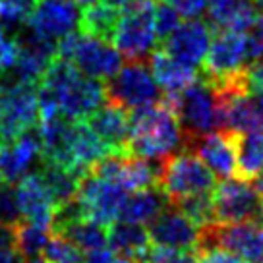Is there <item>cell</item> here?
<instances>
[{
  "mask_svg": "<svg viewBox=\"0 0 263 263\" xmlns=\"http://www.w3.org/2000/svg\"><path fill=\"white\" fill-rule=\"evenodd\" d=\"M199 246H221L246 263H263V222L211 224L201 230Z\"/></svg>",
  "mask_w": 263,
  "mask_h": 263,
  "instance_id": "9",
  "label": "cell"
},
{
  "mask_svg": "<svg viewBox=\"0 0 263 263\" xmlns=\"http://www.w3.org/2000/svg\"><path fill=\"white\" fill-rule=\"evenodd\" d=\"M166 2L186 20L199 17L207 8V0H166Z\"/></svg>",
  "mask_w": 263,
  "mask_h": 263,
  "instance_id": "38",
  "label": "cell"
},
{
  "mask_svg": "<svg viewBox=\"0 0 263 263\" xmlns=\"http://www.w3.org/2000/svg\"><path fill=\"white\" fill-rule=\"evenodd\" d=\"M57 57L70 60L87 78L107 82L122 66V54L105 39L85 35L80 29L57 41Z\"/></svg>",
  "mask_w": 263,
  "mask_h": 263,
  "instance_id": "3",
  "label": "cell"
},
{
  "mask_svg": "<svg viewBox=\"0 0 263 263\" xmlns=\"http://www.w3.org/2000/svg\"><path fill=\"white\" fill-rule=\"evenodd\" d=\"M147 66L151 70V76L155 78L157 85L164 93H180L199 78L197 68L182 64L180 60L166 54L163 49H155L149 52Z\"/></svg>",
  "mask_w": 263,
  "mask_h": 263,
  "instance_id": "20",
  "label": "cell"
},
{
  "mask_svg": "<svg viewBox=\"0 0 263 263\" xmlns=\"http://www.w3.org/2000/svg\"><path fill=\"white\" fill-rule=\"evenodd\" d=\"M215 184V174L190 147H182L161 159L157 186L166 194L171 203L180 197L213 192Z\"/></svg>",
  "mask_w": 263,
  "mask_h": 263,
  "instance_id": "4",
  "label": "cell"
},
{
  "mask_svg": "<svg viewBox=\"0 0 263 263\" xmlns=\"http://www.w3.org/2000/svg\"><path fill=\"white\" fill-rule=\"evenodd\" d=\"M16 246V224L0 222V250H12Z\"/></svg>",
  "mask_w": 263,
  "mask_h": 263,
  "instance_id": "41",
  "label": "cell"
},
{
  "mask_svg": "<svg viewBox=\"0 0 263 263\" xmlns=\"http://www.w3.org/2000/svg\"><path fill=\"white\" fill-rule=\"evenodd\" d=\"M72 2H76L78 6H87V4H91V2H95V0H72Z\"/></svg>",
  "mask_w": 263,
  "mask_h": 263,
  "instance_id": "45",
  "label": "cell"
},
{
  "mask_svg": "<svg viewBox=\"0 0 263 263\" xmlns=\"http://www.w3.org/2000/svg\"><path fill=\"white\" fill-rule=\"evenodd\" d=\"M196 263H246V261L221 246H199L197 248Z\"/></svg>",
  "mask_w": 263,
  "mask_h": 263,
  "instance_id": "35",
  "label": "cell"
},
{
  "mask_svg": "<svg viewBox=\"0 0 263 263\" xmlns=\"http://www.w3.org/2000/svg\"><path fill=\"white\" fill-rule=\"evenodd\" d=\"M151 244L171 248H199L201 240V229H197L180 209H176L173 203L164 207L153 221L149 222L147 229Z\"/></svg>",
  "mask_w": 263,
  "mask_h": 263,
  "instance_id": "14",
  "label": "cell"
},
{
  "mask_svg": "<svg viewBox=\"0 0 263 263\" xmlns=\"http://www.w3.org/2000/svg\"><path fill=\"white\" fill-rule=\"evenodd\" d=\"M4 35H6V33H4V27H2V24H0V39H2Z\"/></svg>",
  "mask_w": 263,
  "mask_h": 263,
  "instance_id": "47",
  "label": "cell"
},
{
  "mask_svg": "<svg viewBox=\"0 0 263 263\" xmlns=\"http://www.w3.org/2000/svg\"><path fill=\"white\" fill-rule=\"evenodd\" d=\"M254 180V184H252V188H254L255 196H257V199H259V203H261L263 207V173L257 174L255 178H252Z\"/></svg>",
  "mask_w": 263,
  "mask_h": 263,
  "instance_id": "43",
  "label": "cell"
},
{
  "mask_svg": "<svg viewBox=\"0 0 263 263\" xmlns=\"http://www.w3.org/2000/svg\"><path fill=\"white\" fill-rule=\"evenodd\" d=\"M0 182H2V174H0Z\"/></svg>",
  "mask_w": 263,
  "mask_h": 263,
  "instance_id": "48",
  "label": "cell"
},
{
  "mask_svg": "<svg viewBox=\"0 0 263 263\" xmlns=\"http://www.w3.org/2000/svg\"><path fill=\"white\" fill-rule=\"evenodd\" d=\"M83 263H134L128 257L116 254L112 248H97V250H91L87 252V255L83 257Z\"/></svg>",
  "mask_w": 263,
  "mask_h": 263,
  "instance_id": "40",
  "label": "cell"
},
{
  "mask_svg": "<svg viewBox=\"0 0 263 263\" xmlns=\"http://www.w3.org/2000/svg\"><path fill=\"white\" fill-rule=\"evenodd\" d=\"M118 16H120V12L116 8L108 6L107 2H103V0H95L87 6H83V10L80 12L78 29L85 33V35H91V37L110 41L112 33H115L116 22H118Z\"/></svg>",
  "mask_w": 263,
  "mask_h": 263,
  "instance_id": "24",
  "label": "cell"
},
{
  "mask_svg": "<svg viewBox=\"0 0 263 263\" xmlns=\"http://www.w3.org/2000/svg\"><path fill=\"white\" fill-rule=\"evenodd\" d=\"M41 163V134L37 126L27 128L16 140L0 147V174L2 182L16 184L22 176Z\"/></svg>",
  "mask_w": 263,
  "mask_h": 263,
  "instance_id": "16",
  "label": "cell"
},
{
  "mask_svg": "<svg viewBox=\"0 0 263 263\" xmlns=\"http://www.w3.org/2000/svg\"><path fill=\"white\" fill-rule=\"evenodd\" d=\"M182 147H188L178 120L168 103H159L130 110V134L126 141V157L161 161Z\"/></svg>",
  "mask_w": 263,
  "mask_h": 263,
  "instance_id": "1",
  "label": "cell"
},
{
  "mask_svg": "<svg viewBox=\"0 0 263 263\" xmlns=\"http://www.w3.org/2000/svg\"><path fill=\"white\" fill-rule=\"evenodd\" d=\"M14 190H16V199L17 205H20L22 219H25L31 224L50 230L54 201H52L49 188H47L39 171L27 173L25 176H22L16 182Z\"/></svg>",
  "mask_w": 263,
  "mask_h": 263,
  "instance_id": "17",
  "label": "cell"
},
{
  "mask_svg": "<svg viewBox=\"0 0 263 263\" xmlns=\"http://www.w3.org/2000/svg\"><path fill=\"white\" fill-rule=\"evenodd\" d=\"M39 174L43 176V180L49 188L50 197L54 201V207L62 205V203H66V201H70V199H74L78 196L82 176H78L74 171L58 166V164L39 163Z\"/></svg>",
  "mask_w": 263,
  "mask_h": 263,
  "instance_id": "26",
  "label": "cell"
},
{
  "mask_svg": "<svg viewBox=\"0 0 263 263\" xmlns=\"http://www.w3.org/2000/svg\"><path fill=\"white\" fill-rule=\"evenodd\" d=\"M108 248H112L116 254L128 257L134 263H143L151 240L147 229L143 224L128 221H115L108 224Z\"/></svg>",
  "mask_w": 263,
  "mask_h": 263,
  "instance_id": "22",
  "label": "cell"
},
{
  "mask_svg": "<svg viewBox=\"0 0 263 263\" xmlns=\"http://www.w3.org/2000/svg\"><path fill=\"white\" fill-rule=\"evenodd\" d=\"M17 58H20V45H17L16 37L4 35L0 39V72L12 68L17 62Z\"/></svg>",
  "mask_w": 263,
  "mask_h": 263,
  "instance_id": "37",
  "label": "cell"
},
{
  "mask_svg": "<svg viewBox=\"0 0 263 263\" xmlns=\"http://www.w3.org/2000/svg\"><path fill=\"white\" fill-rule=\"evenodd\" d=\"M39 99L37 85L0 89V147L8 145L27 128L37 126Z\"/></svg>",
  "mask_w": 263,
  "mask_h": 263,
  "instance_id": "11",
  "label": "cell"
},
{
  "mask_svg": "<svg viewBox=\"0 0 263 263\" xmlns=\"http://www.w3.org/2000/svg\"><path fill=\"white\" fill-rule=\"evenodd\" d=\"M197 250L192 248H171V246H149L143 263H196Z\"/></svg>",
  "mask_w": 263,
  "mask_h": 263,
  "instance_id": "32",
  "label": "cell"
},
{
  "mask_svg": "<svg viewBox=\"0 0 263 263\" xmlns=\"http://www.w3.org/2000/svg\"><path fill=\"white\" fill-rule=\"evenodd\" d=\"M35 6L37 0H0V24L4 33L14 37L27 24Z\"/></svg>",
  "mask_w": 263,
  "mask_h": 263,
  "instance_id": "29",
  "label": "cell"
},
{
  "mask_svg": "<svg viewBox=\"0 0 263 263\" xmlns=\"http://www.w3.org/2000/svg\"><path fill=\"white\" fill-rule=\"evenodd\" d=\"M207 16L213 29L250 31L257 17L254 0H207Z\"/></svg>",
  "mask_w": 263,
  "mask_h": 263,
  "instance_id": "21",
  "label": "cell"
},
{
  "mask_svg": "<svg viewBox=\"0 0 263 263\" xmlns=\"http://www.w3.org/2000/svg\"><path fill=\"white\" fill-rule=\"evenodd\" d=\"M163 99L173 108L188 145L219 126L217 91L201 74L180 93H163Z\"/></svg>",
  "mask_w": 263,
  "mask_h": 263,
  "instance_id": "2",
  "label": "cell"
},
{
  "mask_svg": "<svg viewBox=\"0 0 263 263\" xmlns=\"http://www.w3.org/2000/svg\"><path fill=\"white\" fill-rule=\"evenodd\" d=\"M215 224L259 221L263 222V207L255 196L252 184L242 178H224L215 184L211 192Z\"/></svg>",
  "mask_w": 263,
  "mask_h": 263,
  "instance_id": "8",
  "label": "cell"
},
{
  "mask_svg": "<svg viewBox=\"0 0 263 263\" xmlns=\"http://www.w3.org/2000/svg\"><path fill=\"white\" fill-rule=\"evenodd\" d=\"M242 82H244L248 91H252V93H261L263 95V57L252 60L250 66L244 68V72H242Z\"/></svg>",
  "mask_w": 263,
  "mask_h": 263,
  "instance_id": "36",
  "label": "cell"
},
{
  "mask_svg": "<svg viewBox=\"0 0 263 263\" xmlns=\"http://www.w3.org/2000/svg\"><path fill=\"white\" fill-rule=\"evenodd\" d=\"M248 62H252L250 54V39L244 31H230L217 29L215 37H211L207 54L203 58V78L213 87L232 82L238 78Z\"/></svg>",
  "mask_w": 263,
  "mask_h": 263,
  "instance_id": "6",
  "label": "cell"
},
{
  "mask_svg": "<svg viewBox=\"0 0 263 263\" xmlns=\"http://www.w3.org/2000/svg\"><path fill=\"white\" fill-rule=\"evenodd\" d=\"M176 209H180L182 213L188 217L190 221L196 224L197 229H207L215 224L213 219V201H211V192L205 194H194L173 201Z\"/></svg>",
  "mask_w": 263,
  "mask_h": 263,
  "instance_id": "28",
  "label": "cell"
},
{
  "mask_svg": "<svg viewBox=\"0 0 263 263\" xmlns=\"http://www.w3.org/2000/svg\"><path fill=\"white\" fill-rule=\"evenodd\" d=\"M41 257L45 263H83L82 250L60 234H52V238L47 240Z\"/></svg>",
  "mask_w": 263,
  "mask_h": 263,
  "instance_id": "31",
  "label": "cell"
},
{
  "mask_svg": "<svg viewBox=\"0 0 263 263\" xmlns=\"http://www.w3.org/2000/svg\"><path fill=\"white\" fill-rule=\"evenodd\" d=\"M238 151V171L236 176L242 180H252L263 173V132L236 134Z\"/></svg>",
  "mask_w": 263,
  "mask_h": 263,
  "instance_id": "25",
  "label": "cell"
},
{
  "mask_svg": "<svg viewBox=\"0 0 263 263\" xmlns=\"http://www.w3.org/2000/svg\"><path fill=\"white\" fill-rule=\"evenodd\" d=\"M168 203H171L168 197L159 186L136 190L128 194L118 219L136 224H149Z\"/></svg>",
  "mask_w": 263,
  "mask_h": 263,
  "instance_id": "23",
  "label": "cell"
},
{
  "mask_svg": "<svg viewBox=\"0 0 263 263\" xmlns=\"http://www.w3.org/2000/svg\"><path fill=\"white\" fill-rule=\"evenodd\" d=\"M70 159H72V171L78 176H85L91 168L110 153L105 143L95 136V132L85 124V120H74L70 128Z\"/></svg>",
  "mask_w": 263,
  "mask_h": 263,
  "instance_id": "19",
  "label": "cell"
},
{
  "mask_svg": "<svg viewBox=\"0 0 263 263\" xmlns=\"http://www.w3.org/2000/svg\"><path fill=\"white\" fill-rule=\"evenodd\" d=\"M155 2L157 0H134L118 16L110 41L126 60H145L155 47Z\"/></svg>",
  "mask_w": 263,
  "mask_h": 263,
  "instance_id": "5",
  "label": "cell"
},
{
  "mask_svg": "<svg viewBox=\"0 0 263 263\" xmlns=\"http://www.w3.org/2000/svg\"><path fill=\"white\" fill-rule=\"evenodd\" d=\"M252 33H248V39H250V54L252 60L263 57V10L257 12L254 25H252Z\"/></svg>",
  "mask_w": 263,
  "mask_h": 263,
  "instance_id": "39",
  "label": "cell"
},
{
  "mask_svg": "<svg viewBox=\"0 0 263 263\" xmlns=\"http://www.w3.org/2000/svg\"><path fill=\"white\" fill-rule=\"evenodd\" d=\"M103 2H107L108 6H112V8H116V10H122V8H126L128 4H132L134 0H103Z\"/></svg>",
  "mask_w": 263,
  "mask_h": 263,
  "instance_id": "44",
  "label": "cell"
},
{
  "mask_svg": "<svg viewBox=\"0 0 263 263\" xmlns=\"http://www.w3.org/2000/svg\"><path fill=\"white\" fill-rule=\"evenodd\" d=\"M80 6L72 0H41L27 20L33 31L50 41H60L68 33L78 29Z\"/></svg>",
  "mask_w": 263,
  "mask_h": 263,
  "instance_id": "15",
  "label": "cell"
},
{
  "mask_svg": "<svg viewBox=\"0 0 263 263\" xmlns=\"http://www.w3.org/2000/svg\"><path fill=\"white\" fill-rule=\"evenodd\" d=\"M205 166L221 178H232L238 171V151H236V132L211 130L199 136L188 145Z\"/></svg>",
  "mask_w": 263,
  "mask_h": 263,
  "instance_id": "12",
  "label": "cell"
},
{
  "mask_svg": "<svg viewBox=\"0 0 263 263\" xmlns=\"http://www.w3.org/2000/svg\"><path fill=\"white\" fill-rule=\"evenodd\" d=\"M20 221H22V213H20V205H17L14 184L0 182V222L17 224Z\"/></svg>",
  "mask_w": 263,
  "mask_h": 263,
  "instance_id": "34",
  "label": "cell"
},
{
  "mask_svg": "<svg viewBox=\"0 0 263 263\" xmlns=\"http://www.w3.org/2000/svg\"><path fill=\"white\" fill-rule=\"evenodd\" d=\"M180 14L163 0L155 2V14H153V25H155V35L157 39L164 41L171 33L180 25Z\"/></svg>",
  "mask_w": 263,
  "mask_h": 263,
  "instance_id": "33",
  "label": "cell"
},
{
  "mask_svg": "<svg viewBox=\"0 0 263 263\" xmlns=\"http://www.w3.org/2000/svg\"><path fill=\"white\" fill-rule=\"evenodd\" d=\"M213 27L203 20H186L184 24L174 29L163 41V50L173 58L180 60L182 64L197 68L201 66L207 54L209 43L213 37Z\"/></svg>",
  "mask_w": 263,
  "mask_h": 263,
  "instance_id": "13",
  "label": "cell"
},
{
  "mask_svg": "<svg viewBox=\"0 0 263 263\" xmlns=\"http://www.w3.org/2000/svg\"><path fill=\"white\" fill-rule=\"evenodd\" d=\"M0 263H24V255L17 252V248L0 250Z\"/></svg>",
  "mask_w": 263,
  "mask_h": 263,
  "instance_id": "42",
  "label": "cell"
},
{
  "mask_svg": "<svg viewBox=\"0 0 263 263\" xmlns=\"http://www.w3.org/2000/svg\"><path fill=\"white\" fill-rule=\"evenodd\" d=\"M49 229H43L31 222H17L16 224V246L17 252L24 255V259L41 255L43 248L49 240Z\"/></svg>",
  "mask_w": 263,
  "mask_h": 263,
  "instance_id": "30",
  "label": "cell"
},
{
  "mask_svg": "<svg viewBox=\"0 0 263 263\" xmlns=\"http://www.w3.org/2000/svg\"><path fill=\"white\" fill-rule=\"evenodd\" d=\"M85 124L95 132V136L110 153L124 155L130 134V110L112 101H105L93 115L85 118Z\"/></svg>",
  "mask_w": 263,
  "mask_h": 263,
  "instance_id": "18",
  "label": "cell"
},
{
  "mask_svg": "<svg viewBox=\"0 0 263 263\" xmlns=\"http://www.w3.org/2000/svg\"><path fill=\"white\" fill-rule=\"evenodd\" d=\"M60 236H66L70 242H74L82 252H91V250L107 246L108 227L99 224L91 219H80V221L68 224L60 232Z\"/></svg>",
  "mask_w": 263,
  "mask_h": 263,
  "instance_id": "27",
  "label": "cell"
},
{
  "mask_svg": "<svg viewBox=\"0 0 263 263\" xmlns=\"http://www.w3.org/2000/svg\"><path fill=\"white\" fill-rule=\"evenodd\" d=\"M25 263H45V259H43V257H39V255H37V257H29V259H27V261Z\"/></svg>",
  "mask_w": 263,
  "mask_h": 263,
  "instance_id": "46",
  "label": "cell"
},
{
  "mask_svg": "<svg viewBox=\"0 0 263 263\" xmlns=\"http://www.w3.org/2000/svg\"><path fill=\"white\" fill-rule=\"evenodd\" d=\"M78 201L83 209V217L108 227L120 215L128 192L112 180L101 178L95 173H87L80 180Z\"/></svg>",
  "mask_w": 263,
  "mask_h": 263,
  "instance_id": "10",
  "label": "cell"
},
{
  "mask_svg": "<svg viewBox=\"0 0 263 263\" xmlns=\"http://www.w3.org/2000/svg\"><path fill=\"white\" fill-rule=\"evenodd\" d=\"M107 101L124 107L126 110L147 107L163 99L161 87L145 60H126L118 72L105 83Z\"/></svg>",
  "mask_w": 263,
  "mask_h": 263,
  "instance_id": "7",
  "label": "cell"
}]
</instances>
